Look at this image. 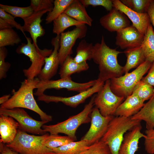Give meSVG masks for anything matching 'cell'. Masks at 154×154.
<instances>
[{
  "instance_id": "9c48e42d",
  "label": "cell",
  "mask_w": 154,
  "mask_h": 154,
  "mask_svg": "<svg viewBox=\"0 0 154 154\" xmlns=\"http://www.w3.org/2000/svg\"><path fill=\"white\" fill-rule=\"evenodd\" d=\"M0 114L6 115L13 118L18 122L19 129L23 131L40 135L46 133L42 127L48 122L34 119L22 108L7 109L0 108Z\"/></svg>"
},
{
  "instance_id": "f546056e",
  "label": "cell",
  "mask_w": 154,
  "mask_h": 154,
  "mask_svg": "<svg viewBox=\"0 0 154 154\" xmlns=\"http://www.w3.org/2000/svg\"><path fill=\"white\" fill-rule=\"evenodd\" d=\"M74 0H55L54 7L51 11L48 12L45 19L46 23L48 24L53 21L64 13L68 7Z\"/></svg>"
},
{
  "instance_id": "277c9868",
  "label": "cell",
  "mask_w": 154,
  "mask_h": 154,
  "mask_svg": "<svg viewBox=\"0 0 154 154\" xmlns=\"http://www.w3.org/2000/svg\"><path fill=\"white\" fill-rule=\"evenodd\" d=\"M94 96L92 97L89 103L79 113L55 124L44 125L42 127V129L46 132H49L50 134L63 133L74 141L76 140V133L78 128L82 124L90 122V115L94 105Z\"/></svg>"
},
{
  "instance_id": "ee69618b",
  "label": "cell",
  "mask_w": 154,
  "mask_h": 154,
  "mask_svg": "<svg viewBox=\"0 0 154 154\" xmlns=\"http://www.w3.org/2000/svg\"><path fill=\"white\" fill-rule=\"evenodd\" d=\"M150 20L151 23L153 25L154 29V1L153 0L150 4L147 12Z\"/></svg>"
},
{
  "instance_id": "603a6c76",
  "label": "cell",
  "mask_w": 154,
  "mask_h": 154,
  "mask_svg": "<svg viewBox=\"0 0 154 154\" xmlns=\"http://www.w3.org/2000/svg\"><path fill=\"white\" fill-rule=\"evenodd\" d=\"M127 57V61L123 66L125 74L131 69L137 68L146 60L141 45L127 48L123 52Z\"/></svg>"
},
{
  "instance_id": "7c38bea8",
  "label": "cell",
  "mask_w": 154,
  "mask_h": 154,
  "mask_svg": "<svg viewBox=\"0 0 154 154\" xmlns=\"http://www.w3.org/2000/svg\"><path fill=\"white\" fill-rule=\"evenodd\" d=\"M114 116H104L97 108H93L90 115V127L81 139L87 141L90 145L100 140Z\"/></svg>"
},
{
  "instance_id": "4316f807",
  "label": "cell",
  "mask_w": 154,
  "mask_h": 154,
  "mask_svg": "<svg viewBox=\"0 0 154 154\" xmlns=\"http://www.w3.org/2000/svg\"><path fill=\"white\" fill-rule=\"evenodd\" d=\"M53 22V33L56 35H60L69 27L84 24L76 20L64 13L60 15Z\"/></svg>"
},
{
  "instance_id": "5b68a950",
  "label": "cell",
  "mask_w": 154,
  "mask_h": 154,
  "mask_svg": "<svg viewBox=\"0 0 154 154\" xmlns=\"http://www.w3.org/2000/svg\"><path fill=\"white\" fill-rule=\"evenodd\" d=\"M49 135H31L19 129L13 141L6 145L20 154H54L52 150L45 145Z\"/></svg>"
},
{
  "instance_id": "e0dca14e",
  "label": "cell",
  "mask_w": 154,
  "mask_h": 154,
  "mask_svg": "<svg viewBox=\"0 0 154 154\" xmlns=\"http://www.w3.org/2000/svg\"><path fill=\"white\" fill-rule=\"evenodd\" d=\"M100 23L104 28L110 32H117L130 25L127 16L114 7L108 14L100 19Z\"/></svg>"
},
{
  "instance_id": "b9f144b4",
  "label": "cell",
  "mask_w": 154,
  "mask_h": 154,
  "mask_svg": "<svg viewBox=\"0 0 154 154\" xmlns=\"http://www.w3.org/2000/svg\"><path fill=\"white\" fill-rule=\"evenodd\" d=\"M144 82L152 86L154 88V62L152 63L148 73L141 79Z\"/></svg>"
},
{
  "instance_id": "d6a6232c",
  "label": "cell",
  "mask_w": 154,
  "mask_h": 154,
  "mask_svg": "<svg viewBox=\"0 0 154 154\" xmlns=\"http://www.w3.org/2000/svg\"><path fill=\"white\" fill-rule=\"evenodd\" d=\"M0 7L15 17H20L23 19L30 16L34 12L30 6L21 7L0 4Z\"/></svg>"
},
{
  "instance_id": "d4e9b609",
  "label": "cell",
  "mask_w": 154,
  "mask_h": 154,
  "mask_svg": "<svg viewBox=\"0 0 154 154\" xmlns=\"http://www.w3.org/2000/svg\"><path fill=\"white\" fill-rule=\"evenodd\" d=\"M60 66L59 74L61 78L70 77L72 74L86 71L89 68L86 62L77 63L70 55L66 58Z\"/></svg>"
},
{
  "instance_id": "8fae6325",
  "label": "cell",
  "mask_w": 154,
  "mask_h": 154,
  "mask_svg": "<svg viewBox=\"0 0 154 154\" xmlns=\"http://www.w3.org/2000/svg\"><path fill=\"white\" fill-rule=\"evenodd\" d=\"M104 83L97 79L96 82L92 86L74 96L69 97H63L49 95L43 94L38 96L37 100L47 103L51 102H61L70 107L75 108L84 102L87 98L95 93H98L102 88Z\"/></svg>"
},
{
  "instance_id": "3957f363",
  "label": "cell",
  "mask_w": 154,
  "mask_h": 154,
  "mask_svg": "<svg viewBox=\"0 0 154 154\" xmlns=\"http://www.w3.org/2000/svg\"><path fill=\"white\" fill-rule=\"evenodd\" d=\"M141 121L132 119L131 117L114 116L110 121L106 131L100 139L109 147L111 154H118L126 133Z\"/></svg>"
},
{
  "instance_id": "cb8c5ba5",
  "label": "cell",
  "mask_w": 154,
  "mask_h": 154,
  "mask_svg": "<svg viewBox=\"0 0 154 154\" xmlns=\"http://www.w3.org/2000/svg\"><path fill=\"white\" fill-rule=\"evenodd\" d=\"M131 118L133 120L144 121L147 129L154 127V94L145 104L140 110L132 116Z\"/></svg>"
},
{
  "instance_id": "30bf717a",
  "label": "cell",
  "mask_w": 154,
  "mask_h": 154,
  "mask_svg": "<svg viewBox=\"0 0 154 154\" xmlns=\"http://www.w3.org/2000/svg\"><path fill=\"white\" fill-rule=\"evenodd\" d=\"M96 81L97 79L85 83H78L72 80L71 77L60 78L56 80H39L37 86V90L34 94L38 96L44 94L46 90L51 89L58 90L64 88L68 91H75L79 93L92 86Z\"/></svg>"
},
{
  "instance_id": "5bb4252c",
  "label": "cell",
  "mask_w": 154,
  "mask_h": 154,
  "mask_svg": "<svg viewBox=\"0 0 154 154\" xmlns=\"http://www.w3.org/2000/svg\"><path fill=\"white\" fill-rule=\"evenodd\" d=\"M60 35L53 38L51 43L54 48L52 53L44 59V64L37 78L40 80H50L56 74L60 65L58 52L60 46Z\"/></svg>"
},
{
  "instance_id": "f35d334b",
  "label": "cell",
  "mask_w": 154,
  "mask_h": 154,
  "mask_svg": "<svg viewBox=\"0 0 154 154\" xmlns=\"http://www.w3.org/2000/svg\"><path fill=\"white\" fill-rule=\"evenodd\" d=\"M80 1L86 7L89 5L94 7L101 6L109 11L113 7L111 0H80Z\"/></svg>"
},
{
  "instance_id": "ab89813d",
  "label": "cell",
  "mask_w": 154,
  "mask_h": 154,
  "mask_svg": "<svg viewBox=\"0 0 154 154\" xmlns=\"http://www.w3.org/2000/svg\"><path fill=\"white\" fill-rule=\"evenodd\" d=\"M144 145L145 151L149 154H154V127L145 131Z\"/></svg>"
},
{
  "instance_id": "9a60e30c",
  "label": "cell",
  "mask_w": 154,
  "mask_h": 154,
  "mask_svg": "<svg viewBox=\"0 0 154 154\" xmlns=\"http://www.w3.org/2000/svg\"><path fill=\"white\" fill-rule=\"evenodd\" d=\"M116 44L121 49H127L141 45L145 35L132 25L116 32Z\"/></svg>"
},
{
  "instance_id": "7a4b0ae2",
  "label": "cell",
  "mask_w": 154,
  "mask_h": 154,
  "mask_svg": "<svg viewBox=\"0 0 154 154\" xmlns=\"http://www.w3.org/2000/svg\"><path fill=\"white\" fill-rule=\"evenodd\" d=\"M39 81L38 78L24 80L21 82V86L17 91L12 90V96L7 102L1 105L0 108L7 109L15 108L27 109L38 114L41 121L48 122L52 121V116L40 109L34 98L33 91L37 89Z\"/></svg>"
},
{
  "instance_id": "7bdbcfd3",
  "label": "cell",
  "mask_w": 154,
  "mask_h": 154,
  "mask_svg": "<svg viewBox=\"0 0 154 154\" xmlns=\"http://www.w3.org/2000/svg\"><path fill=\"white\" fill-rule=\"evenodd\" d=\"M0 154H19L7 147L6 144L0 142Z\"/></svg>"
},
{
  "instance_id": "44dd1931",
  "label": "cell",
  "mask_w": 154,
  "mask_h": 154,
  "mask_svg": "<svg viewBox=\"0 0 154 154\" xmlns=\"http://www.w3.org/2000/svg\"><path fill=\"white\" fill-rule=\"evenodd\" d=\"M144 104V102L136 96L132 94L119 106L114 116L131 117L136 114Z\"/></svg>"
},
{
  "instance_id": "4dcf8cb0",
  "label": "cell",
  "mask_w": 154,
  "mask_h": 154,
  "mask_svg": "<svg viewBox=\"0 0 154 154\" xmlns=\"http://www.w3.org/2000/svg\"><path fill=\"white\" fill-rule=\"evenodd\" d=\"M21 41L17 33L12 28L0 30V47L17 44Z\"/></svg>"
},
{
  "instance_id": "52a82bcc",
  "label": "cell",
  "mask_w": 154,
  "mask_h": 154,
  "mask_svg": "<svg viewBox=\"0 0 154 154\" xmlns=\"http://www.w3.org/2000/svg\"><path fill=\"white\" fill-rule=\"evenodd\" d=\"M25 37L27 43H22L17 48L16 52L18 54H24L29 58L31 65L23 71L27 78L33 79L38 76L44 64L45 58L51 54L53 50L46 48L41 49L32 43L30 38Z\"/></svg>"
},
{
  "instance_id": "ffe728a7",
  "label": "cell",
  "mask_w": 154,
  "mask_h": 154,
  "mask_svg": "<svg viewBox=\"0 0 154 154\" xmlns=\"http://www.w3.org/2000/svg\"><path fill=\"white\" fill-rule=\"evenodd\" d=\"M19 125L13 117L0 114V142L6 144L10 143L15 138Z\"/></svg>"
},
{
  "instance_id": "f1b7e54d",
  "label": "cell",
  "mask_w": 154,
  "mask_h": 154,
  "mask_svg": "<svg viewBox=\"0 0 154 154\" xmlns=\"http://www.w3.org/2000/svg\"><path fill=\"white\" fill-rule=\"evenodd\" d=\"M94 45L84 39L79 43L76 49V54L73 58L74 61L78 63L86 62L92 59Z\"/></svg>"
},
{
  "instance_id": "ac0fdd59",
  "label": "cell",
  "mask_w": 154,
  "mask_h": 154,
  "mask_svg": "<svg viewBox=\"0 0 154 154\" xmlns=\"http://www.w3.org/2000/svg\"><path fill=\"white\" fill-rule=\"evenodd\" d=\"M50 11L46 10L34 12L30 16L23 19L24 31L30 33L33 43L37 47H38L37 44V38L44 36L45 33V30L41 25V17L44 14Z\"/></svg>"
},
{
  "instance_id": "8d00e7d4",
  "label": "cell",
  "mask_w": 154,
  "mask_h": 154,
  "mask_svg": "<svg viewBox=\"0 0 154 154\" xmlns=\"http://www.w3.org/2000/svg\"><path fill=\"white\" fill-rule=\"evenodd\" d=\"M52 0H31L30 6L34 12L46 10L51 11L54 7Z\"/></svg>"
},
{
  "instance_id": "8992f818",
  "label": "cell",
  "mask_w": 154,
  "mask_h": 154,
  "mask_svg": "<svg viewBox=\"0 0 154 154\" xmlns=\"http://www.w3.org/2000/svg\"><path fill=\"white\" fill-rule=\"evenodd\" d=\"M152 63L145 60L134 70L110 80V87L116 95L126 98L131 95L137 84L149 70Z\"/></svg>"
},
{
  "instance_id": "d6986e66",
  "label": "cell",
  "mask_w": 154,
  "mask_h": 154,
  "mask_svg": "<svg viewBox=\"0 0 154 154\" xmlns=\"http://www.w3.org/2000/svg\"><path fill=\"white\" fill-rule=\"evenodd\" d=\"M141 124L136 126L126 133L120 147L118 154H135L139 147V140L145 137L141 133Z\"/></svg>"
},
{
  "instance_id": "74e56055",
  "label": "cell",
  "mask_w": 154,
  "mask_h": 154,
  "mask_svg": "<svg viewBox=\"0 0 154 154\" xmlns=\"http://www.w3.org/2000/svg\"><path fill=\"white\" fill-rule=\"evenodd\" d=\"M8 54V51L5 47H0V79L5 78L9 70L10 64L5 62V59Z\"/></svg>"
},
{
  "instance_id": "4fadbf2b",
  "label": "cell",
  "mask_w": 154,
  "mask_h": 154,
  "mask_svg": "<svg viewBox=\"0 0 154 154\" xmlns=\"http://www.w3.org/2000/svg\"><path fill=\"white\" fill-rule=\"evenodd\" d=\"M87 29L86 24H83L76 26L72 30L60 34L58 52L60 65L66 58L72 53V48L77 39L82 38L86 36Z\"/></svg>"
},
{
  "instance_id": "ba28073f",
  "label": "cell",
  "mask_w": 154,
  "mask_h": 154,
  "mask_svg": "<svg viewBox=\"0 0 154 154\" xmlns=\"http://www.w3.org/2000/svg\"><path fill=\"white\" fill-rule=\"evenodd\" d=\"M124 99L112 92L110 87V80H109L105 82L101 89L95 95L94 104L102 116H114L117 108Z\"/></svg>"
},
{
  "instance_id": "6da1fadb",
  "label": "cell",
  "mask_w": 154,
  "mask_h": 154,
  "mask_svg": "<svg viewBox=\"0 0 154 154\" xmlns=\"http://www.w3.org/2000/svg\"><path fill=\"white\" fill-rule=\"evenodd\" d=\"M122 52L108 46L103 36L101 42L94 45L92 59L98 66V79L105 82L122 75L123 66L119 64L117 60L118 55Z\"/></svg>"
},
{
  "instance_id": "83f0119b",
  "label": "cell",
  "mask_w": 154,
  "mask_h": 154,
  "mask_svg": "<svg viewBox=\"0 0 154 154\" xmlns=\"http://www.w3.org/2000/svg\"><path fill=\"white\" fill-rule=\"evenodd\" d=\"M141 46L146 60L152 63L154 62V32L151 24L148 27Z\"/></svg>"
},
{
  "instance_id": "836d02e7",
  "label": "cell",
  "mask_w": 154,
  "mask_h": 154,
  "mask_svg": "<svg viewBox=\"0 0 154 154\" xmlns=\"http://www.w3.org/2000/svg\"><path fill=\"white\" fill-rule=\"evenodd\" d=\"M74 141L69 137L49 134L45 145L48 148L52 149L59 147Z\"/></svg>"
},
{
  "instance_id": "484cf974",
  "label": "cell",
  "mask_w": 154,
  "mask_h": 154,
  "mask_svg": "<svg viewBox=\"0 0 154 154\" xmlns=\"http://www.w3.org/2000/svg\"><path fill=\"white\" fill-rule=\"evenodd\" d=\"M90 145L87 141L81 139L78 141H72L52 150L54 154H79Z\"/></svg>"
},
{
  "instance_id": "bcb514c9",
  "label": "cell",
  "mask_w": 154,
  "mask_h": 154,
  "mask_svg": "<svg viewBox=\"0 0 154 154\" xmlns=\"http://www.w3.org/2000/svg\"><path fill=\"white\" fill-rule=\"evenodd\" d=\"M10 94L5 95L3 96L0 98V104H3L7 102L11 97Z\"/></svg>"
},
{
  "instance_id": "f6af8a7d",
  "label": "cell",
  "mask_w": 154,
  "mask_h": 154,
  "mask_svg": "<svg viewBox=\"0 0 154 154\" xmlns=\"http://www.w3.org/2000/svg\"><path fill=\"white\" fill-rule=\"evenodd\" d=\"M13 27L6 21L0 18V30L12 28Z\"/></svg>"
},
{
  "instance_id": "1f68e13d",
  "label": "cell",
  "mask_w": 154,
  "mask_h": 154,
  "mask_svg": "<svg viewBox=\"0 0 154 154\" xmlns=\"http://www.w3.org/2000/svg\"><path fill=\"white\" fill-rule=\"evenodd\" d=\"M132 94L137 96L144 102L149 100L154 94V88L151 85L140 80L136 85Z\"/></svg>"
},
{
  "instance_id": "e575fe53",
  "label": "cell",
  "mask_w": 154,
  "mask_h": 154,
  "mask_svg": "<svg viewBox=\"0 0 154 154\" xmlns=\"http://www.w3.org/2000/svg\"><path fill=\"white\" fill-rule=\"evenodd\" d=\"M122 3L133 11L140 13H146L152 0H121Z\"/></svg>"
},
{
  "instance_id": "d590c367",
  "label": "cell",
  "mask_w": 154,
  "mask_h": 154,
  "mask_svg": "<svg viewBox=\"0 0 154 154\" xmlns=\"http://www.w3.org/2000/svg\"><path fill=\"white\" fill-rule=\"evenodd\" d=\"M79 154H111L108 146L100 140L89 146Z\"/></svg>"
},
{
  "instance_id": "2e32d148",
  "label": "cell",
  "mask_w": 154,
  "mask_h": 154,
  "mask_svg": "<svg viewBox=\"0 0 154 154\" xmlns=\"http://www.w3.org/2000/svg\"><path fill=\"white\" fill-rule=\"evenodd\" d=\"M113 7L123 12L131 21L132 25L145 35L151 22L147 13L136 12L124 5L119 0H112Z\"/></svg>"
},
{
  "instance_id": "60d3db41",
  "label": "cell",
  "mask_w": 154,
  "mask_h": 154,
  "mask_svg": "<svg viewBox=\"0 0 154 154\" xmlns=\"http://www.w3.org/2000/svg\"><path fill=\"white\" fill-rule=\"evenodd\" d=\"M0 18L2 19L9 24L11 25L13 27H15L16 29L20 30L26 36L24 33L23 26L17 22L15 19V17L11 15L6 12L2 9L0 8Z\"/></svg>"
},
{
  "instance_id": "7402d4cb",
  "label": "cell",
  "mask_w": 154,
  "mask_h": 154,
  "mask_svg": "<svg viewBox=\"0 0 154 154\" xmlns=\"http://www.w3.org/2000/svg\"><path fill=\"white\" fill-rule=\"evenodd\" d=\"M64 13L78 21L90 26L92 25V19L88 14L86 7L80 0H74Z\"/></svg>"
}]
</instances>
